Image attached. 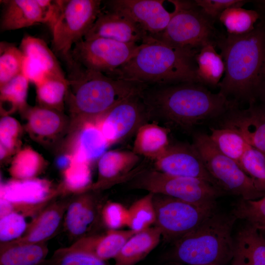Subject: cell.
<instances>
[{"instance_id":"1","label":"cell","mask_w":265,"mask_h":265,"mask_svg":"<svg viewBox=\"0 0 265 265\" xmlns=\"http://www.w3.org/2000/svg\"><path fill=\"white\" fill-rule=\"evenodd\" d=\"M140 95L150 120L187 133L205 122L217 120L236 106L219 92L212 93L194 82L147 85Z\"/></svg>"},{"instance_id":"2","label":"cell","mask_w":265,"mask_h":265,"mask_svg":"<svg viewBox=\"0 0 265 265\" xmlns=\"http://www.w3.org/2000/svg\"><path fill=\"white\" fill-rule=\"evenodd\" d=\"M216 45L225 67L219 92L236 106L255 103L265 87V22L244 35L227 34Z\"/></svg>"},{"instance_id":"3","label":"cell","mask_w":265,"mask_h":265,"mask_svg":"<svg viewBox=\"0 0 265 265\" xmlns=\"http://www.w3.org/2000/svg\"><path fill=\"white\" fill-rule=\"evenodd\" d=\"M199 51L175 47L150 36L110 77L147 86L199 83L195 61Z\"/></svg>"},{"instance_id":"4","label":"cell","mask_w":265,"mask_h":265,"mask_svg":"<svg viewBox=\"0 0 265 265\" xmlns=\"http://www.w3.org/2000/svg\"><path fill=\"white\" fill-rule=\"evenodd\" d=\"M65 101L79 124L95 120L147 85L119 79L78 65L68 73Z\"/></svg>"},{"instance_id":"5","label":"cell","mask_w":265,"mask_h":265,"mask_svg":"<svg viewBox=\"0 0 265 265\" xmlns=\"http://www.w3.org/2000/svg\"><path fill=\"white\" fill-rule=\"evenodd\" d=\"M237 220L232 212L216 210L172 243L168 260L172 265H227L233 258Z\"/></svg>"},{"instance_id":"6","label":"cell","mask_w":265,"mask_h":265,"mask_svg":"<svg viewBox=\"0 0 265 265\" xmlns=\"http://www.w3.org/2000/svg\"><path fill=\"white\" fill-rule=\"evenodd\" d=\"M102 3L100 0H61L60 15L52 31V50L67 70L76 64L71 55L73 46L90 29L102 10Z\"/></svg>"},{"instance_id":"7","label":"cell","mask_w":265,"mask_h":265,"mask_svg":"<svg viewBox=\"0 0 265 265\" xmlns=\"http://www.w3.org/2000/svg\"><path fill=\"white\" fill-rule=\"evenodd\" d=\"M127 183L131 189H142L197 205L215 202L224 193L204 180L170 175L150 165Z\"/></svg>"},{"instance_id":"8","label":"cell","mask_w":265,"mask_h":265,"mask_svg":"<svg viewBox=\"0 0 265 265\" xmlns=\"http://www.w3.org/2000/svg\"><path fill=\"white\" fill-rule=\"evenodd\" d=\"M192 144L201 156L207 170L224 192L240 196L244 200H256L265 195L238 163L216 148L209 134L194 133Z\"/></svg>"},{"instance_id":"9","label":"cell","mask_w":265,"mask_h":265,"mask_svg":"<svg viewBox=\"0 0 265 265\" xmlns=\"http://www.w3.org/2000/svg\"><path fill=\"white\" fill-rule=\"evenodd\" d=\"M173 15L164 31L154 37L171 45L199 50L214 43L213 22L194 1L170 0Z\"/></svg>"},{"instance_id":"10","label":"cell","mask_w":265,"mask_h":265,"mask_svg":"<svg viewBox=\"0 0 265 265\" xmlns=\"http://www.w3.org/2000/svg\"><path fill=\"white\" fill-rule=\"evenodd\" d=\"M153 200L155 227L170 243L193 230L217 210L216 202L197 205L158 194H154Z\"/></svg>"},{"instance_id":"11","label":"cell","mask_w":265,"mask_h":265,"mask_svg":"<svg viewBox=\"0 0 265 265\" xmlns=\"http://www.w3.org/2000/svg\"><path fill=\"white\" fill-rule=\"evenodd\" d=\"M140 45L104 38L83 39L74 45L71 55L84 68L111 76L133 56Z\"/></svg>"},{"instance_id":"12","label":"cell","mask_w":265,"mask_h":265,"mask_svg":"<svg viewBox=\"0 0 265 265\" xmlns=\"http://www.w3.org/2000/svg\"><path fill=\"white\" fill-rule=\"evenodd\" d=\"M61 193L47 180L13 179L0 185V214L12 212L26 216L37 214Z\"/></svg>"},{"instance_id":"13","label":"cell","mask_w":265,"mask_h":265,"mask_svg":"<svg viewBox=\"0 0 265 265\" xmlns=\"http://www.w3.org/2000/svg\"><path fill=\"white\" fill-rule=\"evenodd\" d=\"M140 93L131 96L94 120L109 146L135 135L150 120Z\"/></svg>"},{"instance_id":"14","label":"cell","mask_w":265,"mask_h":265,"mask_svg":"<svg viewBox=\"0 0 265 265\" xmlns=\"http://www.w3.org/2000/svg\"><path fill=\"white\" fill-rule=\"evenodd\" d=\"M141 158L132 150L106 151L98 160V179L88 190L99 191L127 183L149 165V160Z\"/></svg>"},{"instance_id":"15","label":"cell","mask_w":265,"mask_h":265,"mask_svg":"<svg viewBox=\"0 0 265 265\" xmlns=\"http://www.w3.org/2000/svg\"><path fill=\"white\" fill-rule=\"evenodd\" d=\"M153 165L155 169L167 174L198 178L218 187L192 143L170 141L165 151L153 161Z\"/></svg>"},{"instance_id":"16","label":"cell","mask_w":265,"mask_h":265,"mask_svg":"<svg viewBox=\"0 0 265 265\" xmlns=\"http://www.w3.org/2000/svg\"><path fill=\"white\" fill-rule=\"evenodd\" d=\"M162 0H110L105 1L106 9L121 12L154 38L162 32L173 15Z\"/></svg>"},{"instance_id":"17","label":"cell","mask_w":265,"mask_h":265,"mask_svg":"<svg viewBox=\"0 0 265 265\" xmlns=\"http://www.w3.org/2000/svg\"><path fill=\"white\" fill-rule=\"evenodd\" d=\"M150 36L124 13L108 9L102 10L83 39L104 38L125 43L141 44Z\"/></svg>"},{"instance_id":"18","label":"cell","mask_w":265,"mask_h":265,"mask_svg":"<svg viewBox=\"0 0 265 265\" xmlns=\"http://www.w3.org/2000/svg\"><path fill=\"white\" fill-rule=\"evenodd\" d=\"M219 127L233 129L248 145L265 154V106L249 104L247 109L235 106L218 120Z\"/></svg>"},{"instance_id":"19","label":"cell","mask_w":265,"mask_h":265,"mask_svg":"<svg viewBox=\"0 0 265 265\" xmlns=\"http://www.w3.org/2000/svg\"><path fill=\"white\" fill-rule=\"evenodd\" d=\"M97 192L87 190L71 197L64 217V225L68 235L75 241L89 235L93 226L101 219L103 205Z\"/></svg>"},{"instance_id":"20","label":"cell","mask_w":265,"mask_h":265,"mask_svg":"<svg viewBox=\"0 0 265 265\" xmlns=\"http://www.w3.org/2000/svg\"><path fill=\"white\" fill-rule=\"evenodd\" d=\"M71 198L53 200L40 211L28 224L24 234L14 243H41L53 237L58 231Z\"/></svg>"},{"instance_id":"21","label":"cell","mask_w":265,"mask_h":265,"mask_svg":"<svg viewBox=\"0 0 265 265\" xmlns=\"http://www.w3.org/2000/svg\"><path fill=\"white\" fill-rule=\"evenodd\" d=\"M2 10L1 31L19 29L39 23L46 24V20L38 0H0Z\"/></svg>"},{"instance_id":"22","label":"cell","mask_w":265,"mask_h":265,"mask_svg":"<svg viewBox=\"0 0 265 265\" xmlns=\"http://www.w3.org/2000/svg\"><path fill=\"white\" fill-rule=\"evenodd\" d=\"M135 233L131 230H108L100 235H89L75 241L69 247L86 252L106 261L114 259Z\"/></svg>"},{"instance_id":"23","label":"cell","mask_w":265,"mask_h":265,"mask_svg":"<svg viewBox=\"0 0 265 265\" xmlns=\"http://www.w3.org/2000/svg\"><path fill=\"white\" fill-rule=\"evenodd\" d=\"M231 265H265V236L247 223L234 237Z\"/></svg>"},{"instance_id":"24","label":"cell","mask_w":265,"mask_h":265,"mask_svg":"<svg viewBox=\"0 0 265 265\" xmlns=\"http://www.w3.org/2000/svg\"><path fill=\"white\" fill-rule=\"evenodd\" d=\"M24 111L27 131L38 140L53 139L65 127V118L60 111L38 106H27Z\"/></svg>"},{"instance_id":"25","label":"cell","mask_w":265,"mask_h":265,"mask_svg":"<svg viewBox=\"0 0 265 265\" xmlns=\"http://www.w3.org/2000/svg\"><path fill=\"white\" fill-rule=\"evenodd\" d=\"M78 124L71 154L90 164L98 160L109 145L94 120Z\"/></svg>"},{"instance_id":"26","label":"cell","mask_w":265,"mask_h":265,"mask_svg":"<svg viewBox=\"0 0 265 265\" xmlns=\"http://www.w3.org/2000/svg\"><path fill=\"white\" fill-rule=\"evenodd\" d=\"M161 233L156 227L134 234L114 259L113 265H135L146 257L159 242Z\"/></svg>"},{"instance_id":"27","label":"cell","mask_w":265,"mask_h":265,"mask_svg":"<svg viewBox=\"0 0 265 265\" xmlns=\"http://www.w3.org/2000/svg\"><path fill=\"white\" fill-rule=\"evenodd\" d=\"M167 129L156 124L147 123L137 132L132 151L153 161L165 151L170 143Z\"/></svg>"},{"instance_id":"28","label":"cell","mask_w":265,"mask_h":265,"mask_svg":"<svg viewBox=\"0 0 265 265\" xmlns=\"http://www.w3.org/2000/svg\"><path fill=\"white\" fill-rule=\"evenodd\" d=\"M45 243H0V265H39L48 253Z\"/></svg>"},{"instance_id":"29","label":"cell","mask_w":265,"mask_h":265,"mask_svg":"<svg viewBox=\"0 0 265 265\" xmlns=\"http://www.w3.org/2000/svg\"><path fill=\"white\" fill-rule=\"evenodd\" d=\"M25 55L39 65L48 76L66 79L56 55L42 39L25 36L19 48Z\"/></svg>"},{"instance_id":"30","label":"cell","mask_w":265,"mask_h":265,"mask_svg":"<svg viewBox=\"0 0 265 265\" xmlns=\"http://www.w3.org/2000/svg\"><path fill=\"white\" fill-rule=\"evenodd\" d=\"M215 45L210 43L204 46L195 56L196 73L201 84L218 86L224 74L225 63Z\"/></svg>"},{"instance_id":"31","label":"cell","mask_w":265,"mask_h":265,"mask_svg":"<svg viewBox=\"0 0 265 265\" xmlns=\"http://www.w3.org/2000/svg\"><path fill=\"white\" fill-rule=\"evenodd\" d=\"M29 81L22 73L0 86V110L3 115L28 106L26 98Z\"/></svg>"},{"instance_id":"32","label":"cell","mask_w":265,"mask_h":265,"mask_svg":"<svg viewBox=\"0 0 265 265\" xmlns=\"http://www.w3.org/2000/svg\"><path fill=\"white\" fill-rule=\"evenodd\" d=\"M209 134L216 148L223 155L239 164L249 145L236 131L227 128H210Z\"/></svg>"},{"instance_id":"33","label":"cell","mask_w":265,"mask_h":265,"mask_svg":"<svg viewBox=\"0 0 265 265\" xmlns=\"http://www.w3.org/2000/svg\"><path fill=\"white\" fill-rule=\"evenodd\" d=\"M35 86L40 106L62 110L68 89L67 79L48 76Z\"/></svg>"},{"instance_id":"34","label":"cell","mask_w":265,"mask_h":265,"mask_svg":"<svg viewBox=\"0 0 265 265\" xmlns=\"http://www.w3.org/2000/svg\"><path fill=\"white\" fill-rule=\"evenodd\" d=\"M71 160L63 169V182L59 187L61 192L75 194L89 190L91 183L90 163L71 154Z\"/></svg>"},{"instance_id":"35","label":"cell","mask_w":265,"mask_h":265,"mask_svg":"<svg viewBox=\"0 0 265 265\" xmlns=\"http://www.w3.org/2000/svg\"><path fill=\"white\" fill-rule=\"evenodd\" d=\"M260 17L256 10L234 7L225 10L218 20L225 27L227 34L238 36L252 31Z\"/></svg>"},{"instance_id":"36","label":"cell","mask_w":265,"mask_h":265,"mask_svg":"<svg viewBox=\"0 0 265 265\" xmlns=\"http://www.w3.org/2000/svg\"><path fill=\"white\" fill-rule=\"evenodd\" d=\"M45 163L43 158L38 152L30 147H25L15 155L9 171L14 179L35 178L41 172Z\"/></svg>"},{"instance_id":"37","label":"cell","mask_w":265,"mask_h":265,"mask_svg":"<svg viewBox=\"0 0 265 265\" xmlns=\"http://www.w3.org/2000/svg\"><path fill=\"white\" fill-rule=\"evenodd\" d=\"M152 193H148L134 202L128 209L127 226L135 233L151 227L155 224L156 213Z\"/></svg>"},{"instance_id":"38","label":"cell","mask_w":265,"mask_h":265,"mask_svg":"<svg viewBox=\"0 0 265 265\" xmlns=\"http://www.w3.org/2000/svg\"><path fill=\"white\" fill-rule=\"evenodd\" d=\"M24 54L15 45L5 42L0 44V86L22 73Z\"/></svg>"},{"instance_id":"39","label":"cell","mask_w":265,"mask_h":265,"mask_svg":"<svg viewBox=\"0 0 265 265\" xmlns=\"http://www.w3.org/2000/svg\"><path fill=\"white\" fill-rule=\"evenodd\" d=\"M232 213L237 219L245 220L265 235V195L256 200L240 199Z\"/></svg>"},{"instance_id":"40","label":"cell","mask_w":265,"mask_h":265,"mask_svg":"<svg viewBox=\"0 0 265 265\" xmlns=\"http://www.w3.org/2000/svg\"><path fill=\"white\" fill-rule=\"evenodd\" d=\"M239 165L253 180L257 188L265 193V155L249 145Z\"/></svg>"},{"instance_id":"41","label":"cell","mask_w":265,"mask_h":265,"mask_svg":"<svg viewBox=\"0 0 265 265\" xmlns=\"http://www.w3.org/2000/svg\"><path fill=\"white\" fill-rule=\"evenodd\" d=\"M21 126L14 118L3 115L0 121V156L3 160L18 147Z\"/></svg>"},{"instance_id":"42","label":"cell","mask_w":265,"mask_h":265,"mask_svg":"<svg viewBox=\"0 0 265 265\" xmlns=\"http://www.w3.org/2000/svg\"><path fill=\"white\" fill-rule=\"evenodd\" d=\"M47 265H110L90 254L69 247L55 251Z\"/></svg>"},{"instance_id":"43","label":"cell","mask_w":265,"mask_h":265,"mask_svg":"<svg viewBox=\"0 0 265 265\" xmlns=\"http://www.w3.org/2000/svg\"><path fill=\"white\" fill-rule=\"evenodd\" d=\"M25 217L24 214L16 212H12L0 216V243L17 240L24 234L28 225Z\"/></svg>"},{"instance_id":"44","label":"cell","mask_w":265,"mask_h":265,"mask_svg":"<svg viewBox=\"0 0 265 265\" xmlns=\"http://www.w3.org/2000/svg\"><path fill=\"white\" fill-rule=\"evenodd\" d=\"M128 211L122 204L107 202L103 205L101 212V220L108 230H120L127 226Z\"/></svg>"},{"instance_id":"45","label":"cell","mask_w":265,"mask_h":265,"mask_svg":"<svg viewBox=\"0 0 265 265\" xmlns=\"http://www.w3.org/2000/svg\"><path fill=\"white\" fill-rule=\"evenodd\" d=\"M242 0H195V2L202 12L213 21L218 19L226 9L234 7H242L247 2Z\"/></svg>"},{"instance_id":"46","label":"cell","mask_w":265,"mask_h":265,"mask_svg":"<svg viewBox=\"0 0 265 265\" xmlns=\"http://www.w3.org/2000/svg\"><path fill=\"white\" fill-rule=\"evenodd\" d=\"M22 73L31 82L37 85L48 76L44 70L35 61L25 55Z\"/></svg>"},{"instance_id":"47","label":"cell","mask_w":265,"mask_h":265,"mask_svg":"<svg viewBox=\"0 0 265 265\" xmlns=\"http://www.w3.org/2000/svg\"><path fill=\"white\" fill-rule=\"evenodd\" d=\"M259 98L261 99L262 100L263 102L262 105H263L265 106V87L261 93Z\"/></svg>"},{"instance_id":"48","label":"cell","mask_w":265,"mask_h":265,"mask_svg":"<svg viewBox=\"0 0 265 265\" xmlns=\"http://www.w3.org/2000/svg\"><path fill=\"white\" fill-rule=\"evenodd\" d=\"M259 2L261 3V6L265 11V0H261Z\"/></svg>"},{"instance_id":"49","label":"cell","mask_w":265,"mask_h":265,"mask_svg":"<svg viewBox=\"0 0 265 265\" xmlns=\"http://www.w3.org/2000/svg\"><path fill=\"white\" fill-rule=\"evenodd\" d=\"M263 234V233H262ZM264 235V234H263ZM265 236V235H264Z\"/></svg>"},{"instance_id":"50","label":"cell","mask_w":265,"mask_h":265,"mask_svg":"<svg viewBox=\"0 0 265 265\" xmlns=\"http://www.w3.org/2000/svg\"></svg>"}]
</instances>
